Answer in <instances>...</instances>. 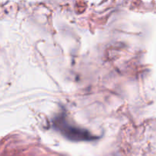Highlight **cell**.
Wrapping results in <instances>:
<instances>
[{
  "instance_id": "obj_1",
  "label": "cell",
  "mask_w": 156,
  "mask_h": 156,
  "mask_svg": "<svg viewBox=\"0 0 156 156\" xmlns=\"http://www.w3.org/2000/svg\"><path fill=\"white\" fill-rule=\"evenodd\" d=\"M53 127L62 136L72 141H92L98 139L88 130L69 124L65 116H59L53 120Z\"/></svg>"
}]
</instances>
